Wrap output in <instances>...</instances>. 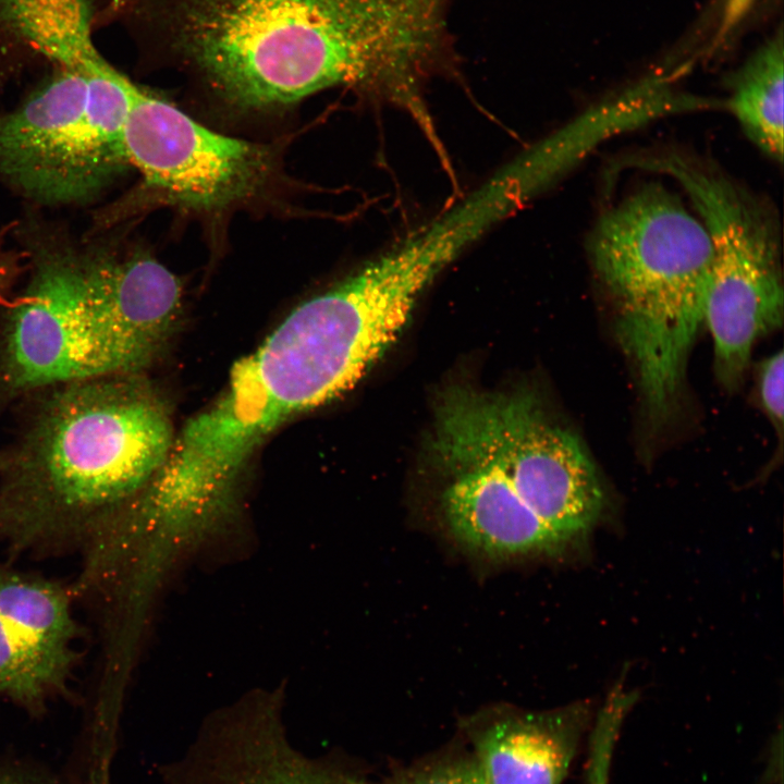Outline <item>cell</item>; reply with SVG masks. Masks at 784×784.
I'll return each instance as SVG.
<instances>
[{
  "instance_id": "cell-12",
  "label": "cell",
  "mask_w": 784,
  "mask_h": 784,
  "mask_svg": "<svg viewBox=\"0 0 784 784\" xmlns=\"http://www.w3.org/2000/svg\"><path fill=\"white\" fill-rule=\"evenodd\" d=\"M445 471L451 481L442 495V512L450 532L464 547L511 558L550 552L568 541L494 473L470 466Z\"/></svg>"
},
{
  "instance_id": "cell-4",
  "label": "cell",
  "mask_w": 784,
  "mask_h": 784,
  "mask_svg": "<svg viewBox=\"0 0 784 784\" xmlns=\"http://www.w3.org/2000/svg\"><path fill=\"white\" fill-rule=\"evenodd\" d=\"M712 254L700 218L658 182L639 185L602 213L589 237V259L614 303L618 340L652 428L678 404Z\"/></svg>"
},
{
  "instance_id": "cell-15",
  "label": "cell",
  "mask_w": 784,
  "mask_h": 784,
  "mask_svg": "<svg viewBox=\"0 0 784 784\" xmlns=\"http://www.w3.org/2000/svg\"><path fill=\"white\" fill-rule=\"evenodd\" d=\"M783 32L762 44L728 77L727 109L767 156L783 160Z\"/></svg>"
},
{
  "instance_id": "cell-19",
  "label": "cell",
  "mask_w": 784,
  "mask_h": 784,
  "mask_svg": "<svg viewBox=\"0 0 784 784\" xmlns=\"http://www.w3.org/2000/svg\"><path fill=\"white\" fill-rule=\"evenodd\" d=\"M784 355L779 351L763 359L758 369V396L760 405L776 431L780 441L783 434L784 414Z\"/></svg>"
},
{
  "instance_id": "cell-18",
  "label": "cell",
  "mask_w": 784,
  "mask_h": 784,
  "mask_svg": "<svg viewBox=\"0 0 784 784\" xmlns=\"http://www.w3.org/2000/svg\"><path fill=\"white\" fill-rule=\"evenodd\" d=\"M636 699V694L622 685L610 691L590 728L585 784H609L621 727Z\"/></svg>"
},
{
  "instance_id": "cell-10",
  "label": "cell",
  "mask_w": 784,
  "mask_h": 784,
  "mask_svg": "<svg viewBox=\"0 0 784 784\" xmlns=\"http://www.w3.org/2000/svg\"><path fill=\"white\" fill-rule=\"evenodd\" d=\"M71 586L0 563V699L28 714L71 696L82 635Z\"/></svg>"
},
{
  "instance_id": "cell-17",
  "label": "cell",
  "mask_w": 784,
  "mask_h": 784,
  "mask_svg": "<svg viewBox=\"0 0 784 784\" xmlns=\"http://www.w3.org/2000/svg\"><path fill=\"white\" fill-rule=\"evenodd\" d=\"M375 784H488L481 767L458 735L445 746L409 763L392 764Z\"/></svg>"
},
{
  "instance_id": "cell-13",
  "label": "cell",
  "mask_w": 784,
  "mask_h": 784,
  "mask_svg": "<svg viewBox=\"0 0 784 784\" xmlns=\"http://www.w3.org/2000/svg\"><path fill=\"white\" fill-rule=\"evenodd\" d=\"M710 106V100L677 94L670 79L652 75L591 107L516 159L541 192L609 137L664 115Z\"/></svg>"
},
{
  "instance_id": "cell-14",
  "label": "cell",
  "mask_w": 784,
  "mask_h": 784,
  "mask_svg": "<svg viewBox=\"0 0 784 784\" xmlns=\"http://www.w3.org/2000/svg\"><path fill=\"white\" fill-rule=\"evenodd\" d=\"M198 784H375L348 762L308 756L290 740L281 720L252 723L216 751Z\"/></svg>"
},
{
  "instance_id": "cell-21",
  "label": "cell",
  "mask_w": 784,
  "mask_h": 784,
  "mask_svg": "<svg viewBox=\"0 0 784 784\" xmlns=\"http://www.w3.org/2000/svg\"><path fill=\"white\" fill-rule=\"evenodd\" d=\"M9 230L10 228L0 230V303L20 277L26 260L23 249H16L9 244Z\"/></svg>"
},
{
  "instance_id": "cell-11",
  "label": "cell",
  "mask_w": 784,
  "mask_h": 784,
  "mask_svg": "<svg viewBox=\"0 0 784 784\" xmlns=\"http://www.w3.org/2000/svg\"><path fill=\"white\" fill-rule=\"evenodd\" d=\"M592 723L587 700L544 711L494 706L462 719L458 735L488 784H563Z\"/></svg>"
},
{
  "instance_id": "cell-20",
  "label": "cell",
  "mask_w": 784,
  "mask_h": 784,
  "mask_svg": "<svg viewBox=\"0 0 784 784\" xmlns=\"http://www.w3.org/2000/svg\"><path fill=\"white\" fill-rule=\"evenodd\" d=\"M0 784H111V781L94 780L86 774L73 781L26 760L0 758Z\"/></svg>"
},
{
  "instance_id": "cell-2",
  "label": "cell",
  "mask_w": 784,
  "mask_h": 784,
  "mask_svg": "<svg viewBox=\"0 0 784 784\" xmlns=\"http://www.w3.org/2000/svg\"><path fill=\"white\" fill-rule=\"evenodd\" d=\"M171 20L179 51L246 110L338 85L388 99L424 37L418 0H179Z\"/></svg>"
},
{
  "instance_id": "cell-6",
  "label": "cell",
  "mask_w": 784,
  "mask_h": 784,
  "mask_svg": "<svg viewBox=\"0 0 784 784\" xmlns=\"http://www.w3.org/2000/svg\"><path fill=\"white\" fill-rule=\"evenodd\" d=\"M431 446L442 470L473 466L498 475L564 538L587 531L603 509L584 448L531 395L452 387L438 404Z\"/></svg>"
},
{
  "instance_id": "cell-3",
  "label": "cell",
  "mask_w": 784,
  "mask_h": 784,
  "mask_svg": "<svg viewBox=\"0 0 784 784\" xmlns=\"http://www.w3.org/2000/svg\"><path fill=\"white\" fill-rule=\"evenodd\" d=\"M139 373L61 385L2 470L0 544L13 558L81 552L163 464L166 401Z\"/></svg>"
},
{
  "instance_id": "cell-8",
  "label": "cell",
  "mask_w": 784,
  "mask_h": 784,
  "mask_svg": "<svg viewBox=\"0 0 784 784\" xmlns=\"http://www.w3.org/2000/svg\"><path fill=\"white\" fill-rule=\"evenodd\" d=\"M652 168L682 186L709 232L713 254L702 322L713 340L715 376L734 390L755 342L783 322L776 221L754 195L700 160L666 151Z\"/></svg>"
},
{
  "instance_id": "cell-16",
  "label": "cell",
  "mask_w": 784,
  "mask_h": 784,
  "mask_svg": "<svg viewBox=\"0 0 784 784\" xmlns=\"http://www.w3.org/2000/svg\"><path fill=\"white\" fill-rule=\"evenodd\" d=\"M90 0H0V28L56 64L74 61L94 46Z\"/></svg>"
},
{
  "instance_id": "cell-1",
  "label": "cell",
  "mask_w": 784,
  "mask_h": 784,
  "mask_svg": "<svg viewBox=\"0 0 784 784\" xmlns=\"http://www.w3.org/2000/svg\"><path fill=\"white\" fill-rule=\"evenodd\" d=\"M412 313L408 298L367 268L299 304L234 364L218 400L174 436L148 482L151 499L183 516L209 511L268 434L353 389Z\"/></svg>"
},
{
  "instance_id": "cell-5",
  "label": "cell",
  "mask_w": 784,
  "mask_h": 784,
  "mask_svg": "<svg viewBox=\"0 0 784 784\" xmlns=\"http://www.w3.org/2000/svg\"><path fill=\"white\" fill-rule=\"evenodd\" d=\"M100 56L54 74L0 113V183L36 204L94 200L130 166L124 127L136 85Z\"/></svg>"
},
{
  "instance_id": "cell-7",
  "label": "cell",
  "mask_w": 784,
  "mask_h": 784,
  "mask_svg": "<svg viewBox=\"0 0 784 784\" xmlns=\"http://www.w3.org/2000/svg\"><path fill=\"white\" fill-rule=\"evenodd\" d=\"M17 230L30 275L4 328V388L23 392L143 370L103 306L88 248L34 222Z\"/></svg>"
},
{
  "instance_id": "cell-9",
  "label": "cell",
  "mask_w": 784,
  "mask_h": 784,
  "mask_svg": "<svg viewBox=\"0 0 784 784\" xmlns=\"http://www.w3.org/2000/svg\"><path fill=\"white\" fill-rule=\"evenodd\" d=\"M124 146L128 163L149 186L194 209H221L252 198L274 167L270 147L217 133L138 86Z\"/></svg>"
}]
</instances>
